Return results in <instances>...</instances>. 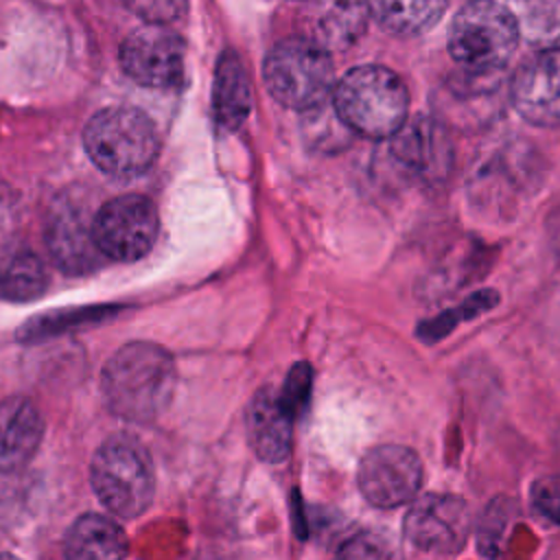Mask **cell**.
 <instances>
[{"mask_svg":"<svg viewBox=\"0 0 560 560\" xmlns=\"http://www.w3.org/2000/svg\"><path fill=\"white\" fill-rule=\"evenodd\" d=\"M311 365L308 363H298L284 381V387L280 392L282 402L287 405V409L298 418L308 400V392H311Z\"/></svg>","mask_w":560,"mask_h":560,"instance_id":"23","label":"cell"},{"mask_svg":"<svg viewBox=\"0 0 560 560\" xmlns=\"http://www.w3.org/2000/svg\"><path fill=\"white\" fill-rule=\"evenodd\" d=\"M44 438V420L37 407L24 396L0 402V472L24 468L37 453Z\"/></svg>","mask_w":560,"mask_h":560,"instance_id":"14","label":"cell"},{"mask_svg":"<svg viewBox=\"0 0 560 560\" xmlns=\"http://www.w3.org/2000/svg\"><path fill=\"white\" fill-rule=\"evenodd\" d=\"M337 560H405L400 542L387 532H359L337 551Z\"/></svg>","mask_w":560,"mask_h":560,"instance_id":"21","label":"cell"},{"mask_svg":"<svg viewBox=\"0 0 560 560\" xmlns=\"http://www.w3.org/2000/svg\"><path fill=\"white\" fill-rule=\"evenodd\" d=\"M252 109L249 77L234 50H225L214 70L212 81V112L217 125L223 129H238Z\"/></svg>","mask_w":560,"mask_h":560,"instance_id":"17","label":"cell"},{"mask_svg":"<svg viewBox=\"0 0 560 560\" xmlns=\"http://www.w3.org/2000/svg\"><path fill=\"white\" fill-rule=\"evenodd\" d=\"M448 9L442 0H418V2H372L370 15L381 28L394 35H420L429 31Z\"/></svg>","mask_w":560,"mask_h":560,"instance_id":"20","label":"cell"},{"mask_svg":"<svg viewBox=\"0 0 560 560\" xmlns=\"http://www.w3.org/2000/svg\"><path fill=\"white\" fill-rule=\"evenodd\" d=\"M293 420L295 416L287 409L278 389H258L245 411V429L252 451L267 464L287 459L291 451Z\"/></svg>","mask_w":560,"mask_h":560,"instance_id":"13","label":"cell"},{"mask_svg":"<svg viewBox=\"0 0 560 560\" xmlns=\"http://www.w3.org/2000/svg\"><path fill=\"white\" fill-rule=\"evenodd\" d=\"M48 273L39 254L22 241L0 245V295L13 302L35 300L44 293Z\"/></svg>","mask_w":560,"mask_h":560,"instance_id":"18","label":"cell"},{"mask_svg":"<svg viewBox=\"0 0 560 560\" xmlns=\"http://www.w3.org/2000/svg\"><path fill=\"white\" fill-rule=\"evenodd\" d=\"M133 13H138L140 18H144L149 24H164L168 20H175L179 13L186 11V4L182 2H160V0H147V2H129L127 4Z\"/></svg>","mask_w":560,"mask_h":560,"instance_id":"25","label":"cell"},{"mask_svg":"<svg viewBox=\"0 0 560 560\" xmlns=\"http://www.w3.org/2000/svg\"><path fill=\"white\" fill-rule=\"evenodd\" d=\"M370 4L363 2H332L313 7L311 37L324 50H343L352 46L365 31L370 20Z\"/></svg>","mask_w":560,"mask_h":560,"instance_id":"19","label":"cell"},{"mask_svg":"<svg viewBox=\"0 0 560 560\" xmlns=\"http://www.w3.org/2000/svg\"><path fill=\"white\" fill-rule=\"evenodd\" d=\"M0 560H20V558H15L11 553H0Z\"/></svg>","mask_w":560,"mask_h":560,"instance_id":"26","label":"cell"},{"mask_svg":"<svg viewBox=\"0 0 560 560\" xmlns=\"http://www.w3.org/2000/svg\"><path fill=\"white\" fill-rule=\"evenodd\" d=\"M120 68L144 88L168 90L182 83L186 48L175 31L144 24L131 31L118 50Z\"/></svg>","mask_w":560,"mask_h":560,"instance_id":"8","label":"cell"},{"mask_svg":"<svg viewBox=\"0 0 560 560\" xmlns=\"http://www.w3.org/2000/svg\"><path fill=\"white\" fill-rule=\"evenodd\" d=\"M402 532L409 542L429 551H455L470 532V512L462 497L422 494L411 503Z\"/></svg>","mask_w":560,"mask_h":560,"instance_id":"11","label":"cell"},{"mask_svg":"<svg viewBox=\"0 0 560 560\" xmlns=\"http://www.w3.org/2000/svg\"><path fill=\"white\" fill-rule=\"evenodd\" d=\"M177 368L168 350L149 341L122 346L103 368V398L118 418L149 422L173 400Z\"/></svg>","mask_w":560,"mask_h":560,"instance_id":"1","label":"cell"},{"mask_svg":"<svg viewBox=\"0 0 560 560\" xmlns=\"http://www.w3.org/2000/svg\"><path fill=\"white\" fill-rule=\"evenodd\" d=\"M521 39L518 18L512 9L490 0L466 2L448 26V55L459 70L494 74L505 68Z\"/></svg>","mask_w":560,"mask_h":560,"instance_id":"4","label":"cell"},{"mask_svg":"<svg viewBox=\"0 0 560 560\" xmlns=\"http://www.w3.org/2000/svg\"><path fill=\"white\" fill-rule=\"evenodd\" d=\"M262 79L284 107L313 112L332 96L335 66L330 52L308 37H284L265 57Z\"/></svg>","mask_w":560,"mask_h":560,"instance_id":"5","label":"cell"},{"mask_svg":"<svg viewBox=\"0 0 560 560\" xmlns=\"http://www.w3.org/2000/svg\"><path fill=\"white\" fill-rule=\"evenodd\" d=\"M83 147L103 173L136 177L158 160L160 136L142 109L116 105L96 112L85 122Z\"/></svg>","mask_w":560,"mask_h":560,"instance_id":"3","label":"cell"},{"mask_svg":"<svg viewBox=\"0 0 560 560\" xmlns=\"http://www.w3.org/2000/svg\"><path fill=\"white\" fill-rule=\"evenodd\" d=\"M125 529L109 516L83 514L79 516L63 540L66 560H125L127 556Z\"/></svg>","mask_w":560,"mask_h":560,"instance_id":"16","label":"cell"},{"mask_svg":"<svg viewBox=\"0 0 560 560\" xmlns=\"http://www.w3.org/2000/svg\"><path fill=\"white\" fill-rule=\"evenodd\" d=\"M357 483L370 505L398 508L418 494L422 462L409 446L381 444L361 457Z\"/></svg>","mask_w":560,"mask_h":560,"instance_id":"9","label":"cell"},{"mask_svg":"<svg viewBox=\"0 0 560 560\" xmlns=\"http://www.w3.org/2000/svg\"><path fill=\"white\" fill-rule=\"evenodd\" d=\"M90 481L98 501L120 518H138L153 499L151 455L131 435H112L94 453Z\"/></svg>","mask_w":560,"mask_h":560,"instance_id":"6","label":"cell"},{"mask_svg":"<svg viewBox=\"0 0 560 560\" xmlns=\"http://www.w3.org/2000/svg\"><path fill=\"white\" fill-rule=\"evenodd\" d=\"M160 230L158 210L142 195L114 197L101 206L92 221L94 241L105 258L133 262L155 243Z\"/></svg>","mask_w":560,"mask_h":560,"instance_id":"7","label":"cell"},{"mask_svg":"<svg viewBox=\"0 0 560 560\" xmlns=\"http://www.w3.org/2000/svg\"><path fill=\"white\" fill-rule=\"evenodd\" d=\"M48 252L55 262L68 273H88L105 258L94 241L92 225L85 223L83 214L59 212L46 230Z\"/></svg>","mask_w":560,"mask_h":560,"instance_id":"15","label":"cell"},{"mask_svg":"<svg viewBox=\"0 0 560 560\" xmlns=\"http://www.w3.org/2000/svg\"><path fill=\"white\" fill-rule=\"evenodd\" d=\"M512 107L532 125L560 127V46L527 57L508 85Z\"/></svg>","mask_w":560,"mask_h":560,"instance_id":"10","label":"cell"},{"mask_svg":"<svg viewBox=\"0 0 560 560\" xmlns=\"http://www.w3.org/2000/svg\"><path fill=\"white\" fill-rule=\"evenodd\" d=\"M389 149L398 164L427 182H442L451 173L453 140L446 125L435 116H409L392 136Z\"/></svg>","mask_w":560,"mask_h":560,"instance_id":"12","label":"cell"},{"mask_svg":"<svg viewBox=\"0 0 560 560\" xmlns=\"http://www.w3.org/2000/svg\"><path fill=\"white\" fill-rule=\"evenodd\" d=\"M525 24L521 33H525L536 44H553L560 37V2H540L523 7Z\"/></svg>","mask_w":560,"mask_h":560,"instance_id":"22","label":"cell"},{"mask_svg":"<svg viewBox=\"0 0 560 560\" xmlns=\"http://www.w3.org/2000/svg\"><path fill=\"white\" fill-rule=\"evenodd\" d=\"M534 508L549 521L560 525V475H545L532 483L529 490Z\"/></svg>","mask_w":560,"mask_h":560,"instance_id":"24","label":"cell"},{"mask_svg":"<svg viewBox=\"0 0 560 560\" xmlns=\"http://www.w3.org/2000/svg\"><path fill=\"white\" fill-rule=\"evenodd\" d=\"M332 107L352 133L383 140L392 138L409 118V92L394 70L365 63L350 68L337 81Z\"/></svg>","mask_w":560,"mask_h":560,"instance_id":"2","label":"cell"}]
</instances>
